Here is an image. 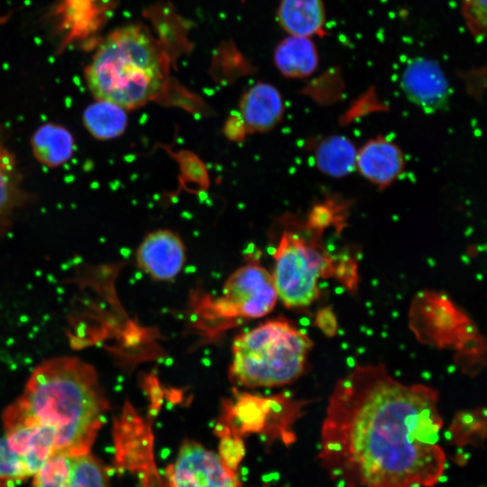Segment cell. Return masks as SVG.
<instances>
[{"label": "cell", "mask_w": 487, "mask_h": 487, "mask_svg": "<svg viewBox=\"0 0 487 487\" xmlns=\"http://www.w3.org/2000/svg\"><path fill=\"white\" fill-rule=\"evenodd\" d=\"M442 426L436 391L357 365L328 399L318 456L342 487H432L446 468Z\"/></svg>", "instance_id": "1"}, {"label": "cell", "mask_w": 487, "mask_h": 487, "mask_svg": "<svg viewBox=\"0 0 487 487\" xmlns=\"http://www.w3.org/2000/svg\"><path fill=\"white\" fill-rule=\"evenodd\" d=\"M108 409L96 370L76 357L42 362L4 411L34 427L54 454L88 452Z\"/></svg>", "instance_id": "2"}, {"label": "cell", "mask_w": 487, "mask_h": 487, "mask_svg": "<svg viewBox=\"0 0 487 487\" xmlns=\"http://www.w3.org/2000/svg\"><path fill=\"white\" fill-rule=\"evenodd\" d=\"M165 78L160 49L139 25H128L107 35L85 69L86 82L96 99L125 110L153 100Z\"/></svg>", "instance_id": "3"}, {"label": "cell", "mask_w": 487, "mask_h": 487, "mask_svg": "<svg viewBox=\"0 0 487 487\" xmlns=\"http://www.w3.org/2000/svg\"><path fill=\"white\" fill-rule=\"evenodd\" d=\"M311 347L308 335L289 321L269 320L235 337L229 379L245 388L289 384L303 373Z\"/></svg>", "instance_id": "4"}, {"label": "cell", "mask_w": 487, "mask_h": 487, "mask_svg": "<svg viewBox=\"0 0 487 487\" xmlns=\"http://www.w3.org/2000/svg\"><path fill=\"white\" fill-rule=\"evenodd\" d=\"M271 274L278 298L287 308L309 306L318 297V280L331 269V260L315 243L284 232L273 253Z\"/></svg>", "instance_id": "5"}, {"label": "cell", "mask_w": 487, "mask_h": 487, "mask_svg": "<svg viewBox=\"0 0 487 487\" xmlns=\"http://www.w3.org/2000/svg\"><path fill=\"white\" fill-rule=\"evenodd\" d=\"M300 404L282 394L273 397L258 396L234 391L233 399L226 400L222 407L217 424L241 437L249 434H265L285 444L294 440L290 429Z\"/></svg>", "instance_id": "6"}, {"label": "cell", "mask_w": 487, "mask_h": 487, "mask_svg": "<svg viewBox=\"0 0 487 487\" xmlns=\"http://www.w3.org/2000/svg\"><path fill=\"white\" fill-rule=\"evenodd\" d=\"M277 299L271 274L259 264L248 263L228 277L222 296L209 310L221 320L258 318L273 309Z\"/></svg>", "instance_id": "7"}, {"label": "cell", "mask_w": 487, "mask_h": 487, "mask_svg": "<svg viewBox=\"0 0 487 487\" xmlns=\"http://www.w3.org/2000/svg\"><path fill=\"white\" fill-rule=\"evenodd\" d=\"M165 475L170 487H242L236 472L219 455L193 440H184Z\"/></svg>", "instance_id": "8"}, {"label": "cell", "mask_w": 487, "mask_h": 487, "mask_svg": "<svg viewBox=\"0 0 487 487\" xmlns=\"http://www.w3.org/2000/svg\"><path fill=\"white\" fill-rule=\"evenodd\" d=\"M32 487H108L105 469L88 454L59 453L34 474Z\"/></svg>", "instance_id": "9"}, {"label": "cell", "mask_w": 487, "mask_h": 487, "mask_svg": "<svg viewBox=\"0 0 487 487\" xmlns=\"http://www.w3.org/2000/svg\"><path fill=\"white\" fill-rule=\"evenodd\" d=\"M400 87L410 102L429 113L446 108L451 94L440 64L426 57L412 59L406 65Z\"/></svg>", "instance_id": "10"}, {"label": "cell", "mask_w": 487, "mask_h": 487, "mask_svg": "<svg viewBox=\"0 0 487 487\" xmlns=\"http://www.w3.org/2000/svg\"><path fill=\"white\" fill-rule=\"evenodd\" d=\"M185 260L181 239L170 230H157L147 234L136 253L138 267L156 280L174 279Z\"/></svg>", "instance_id": "11"}, {"label": "cell", "mask_w": 487, "mask_h": 487, "mask_svg": "<svg viewBox=\"0 0 487 487\" xmlns=\"http://www.w3.org/2000/svg\"><path fill=\"white\" fill-rule=\"evenodd\" d=\"M404 167L400 148L381 136L369 140L357 151L355 168L365 179L380 188L391 185Z\"/></svg>", "instance_id": "12"}, {"label": "cell", "mask_w": 487, "mask_h": 487, "mask_svg": "<svg viewBox=\"0 0 487 487\" xmlns=\"http://www.w3.org/2000/svg\"><path fill=\"white\" fill-rule=\"evenodd\" d=\"M283 112V100L279 90L271 84L261 82L244 94L237 117L244 133H262L272 129L281 120Z\"/></svg>", "instance_id": "13"}, {"label": "cell", "mask_w": 487, "mask_h": 487, "mask_svg": "<svg viewBox=\"0 0 487 487\" xmlns=\"http://www.w3.org/2000/svg\"><path fill=\"white\" fill-rule=\"evenodd\" d=\"M31 198L23 185L15 157L0 142V238L10 229L18 210Z\"/></svg>", "instance_id": "14"}, {"label": "cell", "mask_w": 487, "mask_h": 487, "mask_svg": "<svg viewBox=\"0 0 487 487\" xmlns=\"http://www.w3.org/2000/svg\"><path fill=\"white\" fill-rule=\"evenodd\" d=\"M277 17L289 35L312 38L326 34L324 0H280Z\"/></svg>", "instance_id": "15"}, {"label": "cell", "mask_w": 487, "mask_h": 487, "mask_svg": "<svg viewBox=\"0 0 487 487\" xmlns=\"http://www.w3.org/2000/svg\"><path fill=\"white\" fill-rule=\"evenodd\" d=\"M273 60L283 76L290 78H304L317 70L319 55L311 38L289 35L277 44Z\"/></svg>", "instance_id": "16"}, {"label": "cell", "mask_w": 487, "mask_h": 487, "mask_svg": "<svg viewBox=\"0 0 487 487\" xmlns=\"http://www.w3.org/2000/svg\"><path fill=\"white\" fill-rule=\"evenodd\" d=\"M35 158L46 167H58L68 161L74 151V139L69 130L56 124L41 125L32 135Z\"/></svg>", "instance_id": "17"}, {"label": "cell", "mask_w": 487, "mask_h": 487, "mask_svg": "<svg viewBox=\"0 0 487 487\" xmlns=\"http://www.w3.org/2000/svg\"><path fill=\"white\" fill-rule=\"evenodd\" d=\"M357 150L350 139L343 135L325 138L317 145L315 162L324 174L342 178L355 169Z\"/></svg>", "instance_id": "18"}, {"label": "cell", "mask_w": 487, "mask_h": 487, "mask_svg": "<svg viewBox=\"0 0 487 487\" xmlns=\"http://www.w3.org/2000/svg\"><path fill=\"white\" fill-rule=\"evenodd\" d=\"M83 123L92 136L107 140L121 135L127 124L125 109L119 106L96 100L83 113Z\"/></svg>", "instance_id": "19"}, {"label": "cell", "mask_w": 487, "mask_h": 487, "mask_svg": "<svg viewBox=\"0 0 487 487\" xmlns=\"http://www.w3.org/2000/svg\"><path fill=\"white\" fill-rule=\"evenodd\" d=\"M214 432L220 439L217 455L227 468L236 472L245 455L243 438L219 424L216 425Z\"/></svg>", "instance_id": "20"}, {"label": "cell", "mask_w": 487, "mask_h": 487, "mask_svg": "<svg viewBox=\"0 0 487 487\" xmlns=\"http://www.w3.org/2000/svg\"><path fill=\"white\" fill-rule=\"evenodd\" d=\"M461 14L471 36L482 43L487 29V0H460Z\"/></svg>", "instance_id": "21"}, {"label": "cell", "mask_w": 487, "mask_h": 487, "mask_svg": "<svg viewBox=\"0 0 487 487\" xmlns=\"http://www.w3.org/2000/svg\"><path fill=\"white\" fill-rule=\"evenodd\" d=\"M31 476L23 458L7 444L5 437L0 438V478L21 479Z\"/></svg>", "instance_id": "22"}, {"label": "cell", "mask_w": 487, "mask_h": 487, "mask_svg": "<svg viewBox=\"0 0 487 487\" xmlns=\"http://www.w3.org/2000/svg\"><path fill=\"white\" fill-rule=\"evenodd\" d=\"M318 326L327 335H330L328 325L335 331L336 322L335 317L331 310L322 309L317 317Z\"/></svg>", "instance_id": "23"}]
</instances>
